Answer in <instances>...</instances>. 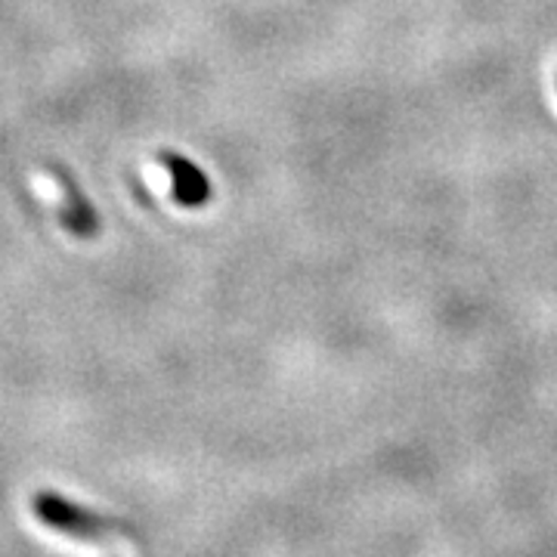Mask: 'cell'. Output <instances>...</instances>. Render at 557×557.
<instances>
[{
  "instance_id": "obj_3",
  "label": "cell",
  "mask_w": 557,
  "mask_h": 557,
  "mask_svg": "<svg viewBox=\"0 0 557 557\" xmlns=\"http://www.w3.org/2000/svg\"><path fill=\"white\" fill-rule=\"evenodd\" d=\"M159 161L161 168L168 171V177H171V189H174L177 205H183V208H201L205 201L211 199V183H208L199 164H193L183 156H174V152H161Z\"/></svg>"
},
{
  "instance_id": "obj_1",
  "label": "cell",
  "mask_w": 557,
  "mask_h": 557,
  "mask_svg": "<svg viewBox=\"0 0 557 557\" xmlns=\"http://www.w3.org/2000/svg\"><path fill=\"white\" fill-rule=\"evenodd\" d=\"M32 511L44 527L57 530L62 536L78 539V542H106V539L127 533L124 520L102 518L97 511H87L57 493H38L32 502Z\"/></svg>"
},
{
  "instance_id": "obj_2",
  "label": "cell",
  "mask_w": 557,
  "mask_h": 557,
  "mask_svg": "<svg viewBox=\"0 0 557 557\" xmlns=\"http://www.w3.org/2000/svg\"><path fill=\"white\" fill-rule=\"evenodd\" d=\"M53 180H57V186L62 189V199H65L60 208L62 226L69 233H75L78 239H94L100 233V214L94 211V205L87 201V196L81 193L78 183L60 164L53 168Z\"/></svg>"
}]
</instances>
